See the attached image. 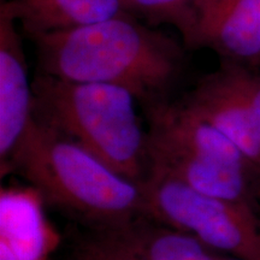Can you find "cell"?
I'll use <instances>...</instances> for the list:
<instances>
[{
    "mask_svg": "<svg viewBox=\"0 0 260 260\" xmlns=\"http://www.w3.org/2000/svg\"><path fill=\"white\" fill-rule=\"evenodd\" d=\"M17 22L0 8V169L10 164L32 121L34 94Z\"/></svg>",
    "mask_w": 260,
    "mask_h": 260,
    "instance_id": "6",
    "label": "cell"
},
{
    "mask_svg": "<svg viewBox=\"0 0 260 260\" xmlns=\"http://www.w3.org/2000/svg\"><path fill=\"white\" fill-rule=\"evenodd\" d=\"M198 4L199 0H124L125 11L146 24L174 25L189 50L197 48Z\"/></svg>",
    "mask_w": 260,
    "mask_h": 260,
    "instance_id": "12",
    "label": "cell"
},
{
    "mask_svg": "<svg viewBox=\"0 0 260 260\" xmlns=\"http://www.w3.org/2000/svg\"><path fill=\"white\" fill-rule=\"evenodd\" d=\"M32 118L74 142L123 177L148 176L147 130L129 90L113 84L60 80L38 73Z\"/></svg>",
    "mask_w": 260,
    "mask_h": 260,
    "instance_id": "3",
    "label": "cell"
},
{
    "mask_svg": "<svg viewBox=\"0 0 260 260\" xmlns=\"http://www.w3.org/2000/svg\"><path fill=\"white\" fill-rule=\"evenodd\" d=\"M223 60V59H220ZM229 67L237 86L245 95L249 109L254 116L256 125H258L260 134V73L255 68L247 67V65L233 63V61L223 60Z\"/></svg>",
    "mask_w": 260,
    "mask_h": 260,
    "instance_id": "13",
    "label": "cell"
},
{
    "mask_svg": "<svg viewBox=\"0 0 260 260\" xmlns=\"http://www.w3.org/2000/svg\"><path fill=\"white\" fill-rule=\"evenodd\" d=\"M0 203L2 260H46L48 242L37 191L3 189Z\"/></svg>",
    "mask_w": 260,
    "mask_h": 260,
    "instance_id": "11",
    "label": "cell"
},
{
    "mask_svg": "<svg viewBox=\"0 0 260 260\" xmlns=\"http://www.w3.org/2000/svg\"><path fill=\"white\" fill-rule=\"evenodd\" d=\"M217 259H218V260H236L234 258H230V256H224V255H220V254H217Z\"/></svg>",
    "mask_w": 260,
    "mask_h": 260,
    "instance_id": "15",
    "label": "cell"
},
{
    "mask_svg": "<svg viewBox=\"0 0 260 260\" xmlns=\"http://www.w3.org/2000/svg\"><path fill=\"white\" fill-rule=\"evenodd\" d=\"M180 100L226 136L260 171L258 125L226 63L220 60L218 69L198 81Z\"/></svg>",
    "mask_w": 260,
    "mask_h": 260,
    "instance_id": "7",
    "label": "cell"
},
{
    "mask_svg": "<svg viewBox=\"0 0 260 260\" xmlns=\"http://www.w3.org/2000/svg\"><path fill=\"white\" fill-rule=\"evenodd\" d=\"M149 172L200 193L249 205L260 214V171L181 100L145 107Z\"/></svg>",
    "mask_w": 260,
    "mask_h": 260,
    "instance_id": "4",
    "label": "cell"
},
{
    "mask_svg": "<svg viewBox=\"0 0 260 260\" xmlns=\"http://www.w3.org/2000/svg\"><path fill=\"white\" fill-rule=\"evenodd\" d=\"M28 39L35 46L38 73L122 87L144 109L169 100L183 70L186 47L130 14Z\"/></svg>",
    "mask_w": 260,
    "mask_h": 260,
    "instance_id": "1",
    "label": "cell"
},
{
    "mask_svg": "<svg viewBox=\"0 0 260 260\" xmlns=\"http://www.w3.org/2000/svg\"><path fill=\"white\" fill-rule=\"evenodd\" d=\"M89 235L122 260H218L191 236L146 216Z\"/></svg>",
    "mask_w": 260,
    "mask_h": 260,
    "instance_id": "9",
    "label": "cell"
},
{
    "mask_svg": "<svg viewBox=\"0 0 260 260\" xmlns=\"http://www.w3.org/2000/svg\"><path fill=\"white\" fill-rule=\"evenodd\" d=\"M197 48L220 59L260 65V0H199Z\"/></svg>",
    "mask_w": 260,
    "mask_h": 260,
    "instance_id": "8",
    "label": "cell"
},
{
    "mask_svg": "<svg viewBox=\"0 0 260 260\" xmlns=\"http://www.w3.org/2000/svg\"><path fill=\"white\" fill-rule=\"evenodd\" d=\"M68 260H122L118 256L107 251L105 247L100 245L92 236L82 237L74 247Z\"/></svg>",
    "mask_w": 260,
    "mask_h": 260,
    "instance_id": "14",
    "label": "cell"
},
{
    "mask_svg": "<svg viewBox=\"0 0 260 260\" xmlns=\"http://www.w3.org/2000/svg\"><path fill=\"white\" fill-rule=\"evenodd\" d=\"M2 2H4V0H2Z\"/></svg>",
    "mask_w": 260,
    "mask_h": 260,
    "instance_id": "16",
    "label": "cell"
},
{
    "mask_svg": "<svg viewBox=\"0 0 260 260\" xmlns=\"http://www.w3.org/2000/svg\"><path fill=\"white\" fill-rule=\"evenodd\" d=\"M16 172L41 198L92 229L145 216L142 186L32 118L12 158Z\"/></svg>",
    "mask_w": 260,
    "mask_h": 260,
    "instance_id": "2",
    "label": "cell"
},
{
    "mask_svg": "<svg viewBox=\"0 0 260 260\" xmlns=\"http://www.w3.org/2000/svg\"><path fill=\"white\" fill-rule=\"evenodd\" d=\"M145 216L187 234L214 253L260 260V214L249 205L204 194L149 172L141 183Z\"/></svg>",
    "mask_w": 260,
    "mask_h": 260,
    "instance_id": "5",
    "label": "cell"
},
{
    "mask_svg": "<svg viewBox=\"0 0 260 260\" xmlns=\"http://www.w3.org/2000/svg\"><path fill=\"white\" fill-rule=\"evenodd\" d=\"M25 38L69 30L128 14L124 0H4Z\"/></svg>",
    "mask_w": 260,
    "mask_h": 260,
    "instance_id": "10",
    "label": "cell"
}]
</instances>
